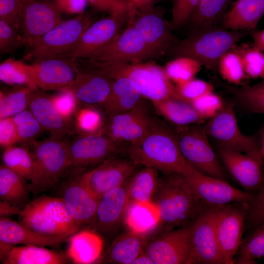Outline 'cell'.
I'll return each instance as SVG.
<instances>
[{
    "mask_svg": "<svg viewBox=\"0 0 264 264\" xmlns=\"http://www.w3.org/2000/svg\"><path fill=\"white\" fill-rule=\"evenodd\" d=\"M157 207L163 231L194 224L208 205L197 195L185 176L163 173L152 200Z\"/></svg>",
    "mask_w": 264,
    "mask_h": 264,
    "instance_id": "obj_1",
    "label": "cell"
},
{
    "mask_svg": "<svg viewBox=\"0 0 264 264\" xmlns=\"http://www.w3.org/2000/svg\"><path fill=\"white\" fill-rule=\"evenodd\" d=\"M125 155L140 166L163 173L182 174L188 165L173 127L158 118L145 136L126 147Z\"/></svg>",
    "mask_w": 264,
    "mask_h": 264,
    "instance_id": "obj_2",
    "label": "cell"
},
{
    "mask_svg": "<svg viewBox=\"0 0 264 264\" xmlns=\"http://www.w3.org/2000/svg\"><path fill=\"white\" fill-rule=\"evenodd\" d=\"M249 33L221 26L205 27L191 31L187 37L177 41L169 51L174 58L189 57L208 69L216 70L221 58Z\"/></svg>",
    "mask_w": 264,
    "mask_h": 264,
    "instance_id": "obj_3",
    "label": "cell"
},
{
    "mask_svg": "<svg viewBox=\"0 0 264 264\" xmlns=\"http://www.w3.org/2000/svg\"><path fill=\"white\" fill-rule=\"evenodd\" d=\"M87 68L114 79L126 77L137 86L143 97L151 102L178 98L176 86L164 67L150 61L89 65Z\"/></svg>",
    "mask_w": 264,
    "mask_h": 264,
    "instance_id": "obj_4",
    "label": "cell"
},
{
    "mask_svg": "<svg viewBox=\"0 0 264 264\" xmlns=\"http://www.w3.org/2000/svg\"><path fill=\"white\" fill-rule=\"evenodd\" d=\"M24 225L46 235L68 238L81 226L62 198L41 196L26 204L19 215Z\"/></svg>",
    "mask_w": 264,
    "mask_h": 264,
    "instance_id": "obj_5",
    "label": "cell"
},
{
    "mask_svg": "<svg viewBox=\"0 0 264 264\" xmlns=\"http://www.w3.org/2000/svg\"><path fill=\"white\" fill-rule=\"evenodd\" d=\"M34 167L29 189L37 195L53 186L69 168V142L51 135L34 143Z\"/></svg>",
    "mask_w": 264,
    "mask_h": 264,
    "instance_id": "obj_6",
    "label": "cell"
},
{
    "mask_svg": "<svg viewBox=\"0 0 264 264\" xmlns=\"http://www.w3.org/2000/svg\"><path fill=\"white\" fill-rule=\"evenodd\" d=\"M92 23L91 16L85 12L62 22L30 46L24 59L34 62L57 58H66Z\"/></svg>",
    "mask_w": 264,
    "mask_h": 264,
    "instance_id": "obj_7",
    "label": "cell"
},
{
    "mask_svg": "<svg viewBox=\"0 0 264 264\" xmlns=\"http://www.w3.org/2000/svg\"><path fill=\"white\" fill-rule=\"evenodd\" d=\"M172 127L181 153L188 164L202 174L227 180L225 171L209 142L203 126Z\"/></svg>",
    "mask_w": 264,
    "mask_h": 264,
    "instance_id": "obj_8",
    "label": "cell"
},
{
    "mask_svg": "<svg viewBox=\"0 0 264 264\" xmlns=\"http://www.w3.org/2000/svg\"><path fill=\"white\" fill-rule=\"evenodd\" d=\"M203 128L208 136L215 139L219 145L247 154L263 165L259 136L247 135L242 132L233 103L225 104Z\"/></svg>",
    "mask_w": 264,
    "mask_h": 264,
    "instance_id": "obj_9",
    "label": "cell"
},
{
    "mask_svg": "<svg viewBox=\"0 0 264 264\" xmlns=\"http://www.w3.org/2000/svg\"><path fill=\"white\" fill-rule=\"evenodd\" d=\"M158 58L131 25L128 24L119 36L99 50L75 60L79 65L138 63Z\"/></svg>",
    "mask_w": 264,
    "mask_h": 264,
    "instance_id": "obj_10",
    "label": "cell"
},
{
    "mask_svg": "<svg viewBox=\"0 0 264 264\" xmlns=\"http://www.w3.org/2000/svg\"><path fill=\"white\" fill-rule=\"evenodd\" d=\"M144 99L132 110L106 118L103 133L126 147L141 139L158 118Z\"/></svg>",
    "mask_w": 264,
    "mask_h": 264,
    "instance_id": "obj_11",
    "label": "cell"
},
{
    "mask_svg": "<svg viewBox=\"0 0 264 264\" xmlns=\"http://www.w3.org/2000/svg\"><path fill=\"white\" fill-rule=\"evenodd\" d=\"M128 24L138 32L148 46L158 57L169 51L177 42L172 33L170 22L164 18L160 6L151 4L136 8Z\"/></svg>",
    "mask_w": 264,
    "mask_h": 264,
    "instance_id": "obj_12",
    "label": "cell"
},
{
    "mask_svg": "<svg viewBox=\"0 0 264 264\" xmlns=\"http://www.w3.org/2000/svg\"><path fill=\"white\" fill-rule=\"evenodd\" d=\"M126 148L103 133H80L69 142V168L80 170L96 167L108 159L125 154Z\"/></svg>",
    "mask_w": 264,
    "mask_h": 264,
    "instance_id": "obj_13",
    "label": "cell"
},
{
    "mask_svg": "<svg viewBox=\"0 0 264 264\" xmlns=\"http://www.w3.org/2000/svg\"><path fill=\"white\" fill-rule=\"evenodd\" d=\"M248 205L233 203L214 206L215 231L224 264H234L244 234Z\"/></svg>",
    "mask_w": 264,
    "mask_h": 264,
    "instance_id": "obj_14",
    "label": "cell"
},
{
    "mask_svg": "<svg viewBox=\"0 0 264 264\" xmlns=\"http://www.w3.org/2000/svg\"><path fill=\"white\" fill-rule=\"evenodd\" d=\"M182 174L198 197L209 205L233 203L249 204L255 195L233 187L226 180L202 174L188 163Z\"/></svg>",
    "mask_w": 264,
    "mask_h": 264,
    "instance_id": "obj_15",
    "label": "cell"
},
{
    "mask_svg": "<svg viewBox=\"0 0 264 264\" xmlns=\"http://www.w3.org/2000/svg\"><path fill=\"white\" fill-rule=\"evenodd\" d=\"M62 13L53 1L26 0L20 15L21 45L31 46L62 22Z\"/></svg>",
    "mask_w": 264,
    "mask_h": 264,
    "instance_id": "obj_16",
    "label": "cell"
},
{
    "mask_svg": "<svg viewBox=\"0 0 264 264\" xmlns=\"http://www.w3.org/2000/svg\"><path fill=\"white\" fill-rule=\"evenodd\" d=\"M195 222L188 226L163 231L146 242L144 250L154 264H187Z\"/></svg>",
    "mask_w": 264,
    "mask_h": 264,
    "instance_id": "obj_17",
    "label": "cell"
},
{
    "mask_svg": "<svg viewBox=\"0 0 264 264\" xmlns=\"http://www.w3.org/2000/svg\"><path fill=\"white\" fill-rule=\"evenodd\" d=\"M186 264H224L215 231L214 206L208 205L194 224Z\"/></svg>",
    "mask_w": 264,
    "mask_h": 264,
    "instance_id": "obj_18",
    "label": "cell"
},
{
    "mask_svg": "<svg viewBox=\"0 0 264 264\" xmlns=\"http://www.w3.org/2000/svg\"><path fill=\"white\" fill-rule=\"evenodd\" d=\"M141 166L128 157L108 159L79 177L86 187L99 199L109 191L122 185Z\"/></svg>",
    "mask_w": 264,
    "mask_h": 264,
    "instance_id": "obj_19",
    "label": "cell"
},
{
    "mask_svg": "<svg viewBox=\"0 0 264 264\" xmlns=\"http://www.w3.org/2000/svg\"><path fill=\"white\" fill-rule=\"evenodd\" d=\"M128 22L122 18L109 15L92 22L66 59L75 60L86 57L114 41L123 31Z\"/></svg>",
    "mask_w": 264,
    "mask_h": 264,
    "instance_id": "obj_20",
    "label": "cell"
},
{
    "mask_svg": "<svg viewBox=\"0 0 264 264\" xmlns=\"http://www.w3.org/2000/svg\"><path fill=\"white\" fill-rule=\"evenodd\" d=\"M217 154L223 166L244 191L256 194L264 180L262 164L254 157L218 145Z\"/></svg>",
    "mask_w": 264,
    "mask_h": 264,
    "instance_id": "obj_21",
    "label": "cell"
},
{
    "mask_svg": "<svg viewBox=\"0 0 264 264\" xmlns=\"http://www.w3.org/2000/svg\"><path fill=\"white\" fill-rule=\"evenodd\" d=\"M74 65L76 78L64 89L71 91L79 104L100 109L110 93L112 79L94 71L82 69Z\"/></svg>",
    "mask_w": 264,
    "mask_h": 264,
    "instance_id": "obj_22",
    "label": "cell"
},
{
    "mask_svg": "<svg viewBox=\"0 0 264 264\" xmlns=\"http://www.w3.org/2000/svg\"><path fill=\"white\" fill-rule=\"evenodd\" d=\"M31 65L38 88L44 90L63 89L76 78L74 63L66 58L40 60Z\"/></svg>",
    "mask_w": 264,
    "mask_h": 264,
    "instance_id": "obj_23",
    "label": "cell"
},
{
    "mask_svg": "<svg viewBox=\"0 0 264 264\" xmlns=\"http://www.w3.org/2000/svg\"><path fill=\"white\" fill-rule=\"evenodd\" d=\"M127 181L100 198L95 218L90 224L97 230L103 233L111 232L124 219L129 203Z\"/></svg>",
    "mask_w": 264,
    "mask_h": 264,
    "instance_id": "obj_24",
    "label": "cell"
},
{
    "mask_svg": "<svg viewBox=\"0 0 264 264\" xmlns=\"http://www.w3.org/2000/svg\"><path fill=\"white\" fill-rule=\"evenodd\" d=\"M62 198L70 213L81 226L91 223L99 199L83 184L79 176L65 186Z\"/></svg>",
    "mask_w": 264,
    "mask_h": 264,
    "instance_id": "obj_25",
    "label": "cell"
},
{
    "mask_svg": "<svg viewBox=\"0 0 264 264\" xmlns=\"http://www.w3.org/2000/svg\"><path fill=\"white\" fill-rule=\"evenodd\" d=\"M29 110L44 130L52 136L63 137L70 132V122L65 119L55 108L51 96L39 88L33 89L28 99Z\"/></svg>",
    "mask_w": 264,
    "mask_h": 264,
    "instance_id": "obj_26",
    "label": "cell"
},
{
    "mask_svg": "<svg viewBox=\"0 0 264 264\" xmlns=\"http://www.w3.org/2000/svg\"><path fill=\"white\" fill-rule=\"evenodd\" d=\"M68 238L39 233L8 218L0 219V242L12 245L54 247Z\"/></svg>",
    "mask_w": 264,
    "mask_h": 264,
    "instance_id": "obj_27",
    "label": "cell"
},
{
    "mask_svg": "<svg viewBox=\"0 0 264 264\" xmlns=\"http://www.w3.org/2000/svg\"><path fill=\"white\" fill-rule=\"evenodd\" d=\"M144 98L135 84L126 77L112 79L110 93L100 110L106 118L128 112Z\"/></svg>",
    "mask_w": 264,
    "mask_h": 264,
    "instance_id": "obj_28",
    "label": "cell"
},
{
    "mask_svg": "<svg viewBox=\"0 0 264 264\" xmlns=\"http://www.w3.org/2000/svg\"><path fill=\"white\" fill-rule=\"evenodd\" d=\"M264 15V0H236L221 20V26L249 32L254 29Z\"/></svg>",
    "mask_w": 264,
    "mask_h": 264,
    "instance_id": "obj_29",
    "label": "cell"
},
{
    "mask_svg": "<svg viewBox=\"0 0 264 264\" xmlns=\"http://www.w3.org/2000/svg\"><path fill=\"white\" fill-rule=\"evenodd\" d=\"M68 239L67 256L73 263L92 264L101 257L103 242L95 232L88 229L79 230Z\"/></svg>",
    "mask_w": 264,
    "mask_h": 264,
    "instance_id": "obj_30",
    "label": "cell"
},
{
    "mask_svg": "<svg viewBox=\"0 0 264 264\" xmlns=\"http://www.w3.org/2000/svg\"><path fill=\"white\" fill-rule=\"evenodd\" d=\"M146 236L129 230L116 238L102 258L106 264H132L143 251Z\"/></svg>",
    "mask_w": 264,
    "mask_h": 264,
    "instance_id": "obj_31",
    "label": "cell"
},
{
    "mask_svg": "<svg viewBox=\"0 0 264 264\" xmlns=\"http://www.w3.org/2000/svg\"><path fill=\"white\" fill-rule=\"evenodd\" d=\"M151 102L155 111L173 126L200 124L205 120L190 103L178 98L171 97Z\"/></svg>",
    "mask_w": 264,
    "mask_h": 264,
    "instance_id": "obj_32",
    "label": "cell"
},
{
    "mask_svg": "<svg viewBox=\"0 0 264 264\" xmlns=\"http://www.w3.org/2000/svg\"><path fill=\"white\" fill-rule=\"evenodd\" d=\"M124 220L129 230L144 236L156 229L160 224L158 209L152 201L130 202Z\"/></svg>",
    "mask_w": 264,
    "mask_h": 264,
    "instance_id": "obj_33",
    "label": "cell"
},
{
    "mask_svg": "<svg viewBox=\"0 0 264 264\" xmlns=\"http://www.w3.org/2000/svg\"><path fill=\"white\" fill-rule=\"evenodd\" d=\"M67 262L64 254L37 245L13 246L1 262L4 264H63Z\"/></svg>",
    "mask_w": 264,
    "mask_h": 264,
    "instance_id": "obj_34",
    "label": "cell"
},
{
    "mask_svg": "<svg viewBox=\"0 0 264 264\" xmlns=\"http://www.w3.org/2000/svg\"><path fill=\"white\" fill-rule=\"evenodd\" d=\"M158 171L145 167L130 176L127 181L129 203L152 200L159 181Z\"/></svg>",
    "mask_w": 264,
    "mask_h": 264,
    "instance_id": "obj_35",
    "label": "cell"
},
{
    "mask_svg": "<svg viewBox=\"0 0 264 264\" xmlns=\"http://www.w3.org/2000/svg\"><path fill=\"white\" fill-rule=\"evenodd\" d=\"M26 179L4 166H0V200L22 208L28 193Z\"/></svg>",
    "mask_w": 264,
    "mask_h": 264,
    "instance_id": "obj_36",
    "label": "cell"
},
{
    "mask_svg": "<svg viewBox=\"0 0 264 264\" xmlns=\"http://www.w3.org/2000/svg\"><path fill=\"white\" fill-rule=\"evenodd\" d=\"M230 0H201L188 22L191 31L214 25L221 21Z\"/></svg>",
    "mask_w": 264,
    "mask_h": 264,
    "instance_id": "obj_37",
    "label": "cell"
},
{
    "mask_svg": "<svg viewBox=\"0 0 264 264\" xmlns=\"http://www.w3.org/2000/svg\"><path fill=\"white\" fill-rule=\"evenodd\" d=\"M0 79L8 85L39 88L31 65L15 58H7L0 64Z\"/></svg>",
    "mask_w": 264,
    "mask_h": 264,
    "instance_id": "obj_38",
    "label": "cell"
},
{
    "mask_svg": "<svg viewBox=\"0 0 264 264\" xmlns=\"http://www.w3.org/2000/svg\"><path fill=\"white\" fill-rule=\"evenodd\" d=\"M242 238L234 257V264H254L264 256V224L247 233Z\"/></svg>",
    "mask_w": 264,
    "mask_h": 264,
    "instance_id": "obj_39",
    "label": "cell"
},
{
    "mask_svg": "<svg viewBox=\"0 0 264 264\" xmlns=\"http://www.w3.org/2000/svg\"><path fill=\"white\" fill-rule=\"evenodd\" d=\"M3 164L30 181L32 179L34 161L32 152L26 146L15 145L4 148Z\"/></svg>",
    "mask_w": 264,
    "mask_h": 264,
    "instance_id": "obj_40",
    "label": "cell"
},
{
    "mask_svg": "<svg viewBox=\"0 0 264 264\" xmlns=\"http://www.w3.org/2000/svg\"><path fill=\"white\" fill-rule=\"evenodd\" d=\"M228 88L245 109L251 112L264 115V79L252 85Z\"/></svg>",
    "mask_w": 264,
    "mask_h": 264,
    "instance_id": "obj_41",
    "label": "cell"
},
{
    "mask_svg": "<svg viewBox=\"0 0 264 264\" xmlns=\"http://www.w3.org/2000/svg\"><path fill=\"white\" fill-rule=\"evenodd\" d=\"M33 89L25 86H18L7 91L0 92V119L13 117L26 110L29 95Z\"/></svg>",
    "mask_w": 264,
    "mask_h": 264,
    "instance_id": "obj_42",
    "label": "cell"
},
{
    "mask_svg": "<svg viewBox=\"0 0 264 264\" xmlns=\"http://www.w3.org/2000/svg\"><path fill=\"white\" fill-rule=\"evenodd\" d=\"M202 66L200 62L193 58L181 56L168 62L164 68L172 82L178 85L195 78Z\"/></svg>",
    "mask_w": 264,
    "mask_h": 264,
    "instance_id": "obj_43",
    "label": "cell"
},
{
    "mask_svg": "<svg viewBox=\"0 0 264 264\" xmlns=\"http://www.w3.org/2000/svg\"><path fill=\"white\" fill-rule=\"evenodd\" d=\"M102 111L95 107H79L74 117L75 125L80 133H103L106 119Z\"/></svg>",
    "mask_w": 264,
    "mask_h": 264,
    "instance_id": "obj_44",
    "label": "cell"
},
{
    "mask_svg": "<svg viewBox=\"0 0 264 264\" xmlns=\"http://www.w3.org/2000/svg\"><path fill=\"white\" fill-rule=\"evenodd\" d=\"M217 69L224 80L236 86L247 77L241 55L235 47L221 58Z\"/></svg>",
    "mask_w": 264,
    "mask_h": 264,
    "instance_id": "obj_45",
    "label": "cell"
},
{
    "mask_svg": "<svg viewBox=\"0 0 264 264\" xmlns=\"http://www.w3.org/2000/svg\"><path fill=\"white\" fill-rule=\"evenodd\" d=\"M241 55L247 77L264 79V53L247 44L236 47Z\"/></svg>",
    "mask_w": 264,
    "mask_h": 264,
    "instance_id": "obj_46",
    "label": "cell"
},
{
    "mask_svg": "<svg viewBox=\"0 0 264 264\" xmlns=\"http://www.w3.org/2000/svg\"><path fill=\"white\" fill-rule=\"evenodd\" d=\"M20 142H33L45 131L30 110H25L13 117Z\"/></svg>",
    "mask_w": 264,
    "mask_h": 264,
    "instance_id": "obj_47",
    "label": "cell"
},
{
    "mask_svg": "<svg viewBox=\"0 0 264 264\" xmlns=\"http://www.w3.org/2000/svg\"><path fill=\"white\" fill-rule=\"evenodd\" d=\"M96 9L122 18L128 22L136 7L125 0H87Z\"/></svg>",
    "mask_w": 264,
    "mask_h": 264,
    "instance_id": "obj_48",
    "label": "cell"
},
{
    "mask_svg": "<svg viewBox=\"0 0 264 264\" xmlns=\"http://www.w3.org/2000/svg\"><path fill=\"white\" fill-rule=\"evenodd\" d=\"M263 224H264V180L253 199L247 206L244 233H248Z\"/></svg>",
    "mask_w": 264,
    "mask_h": 264,
    "instance_id": "obj_49",
    "label": "cell"
},
{
    "mask_svg": "<svg viewBox=\"0 0 264 264\" xmlns=\"http://www.w3.org/2000/svg\"><path fill=\"white\" fill-rule=\"evenodd\" d=\"M175 86L178 98L189 103L207 93L214 91L211 84L195 78Z\"/></svg>",
    "mask_w": 264,
    "mask_h": 264,
    "instance_id": "obj_50",
    "label": "cell"
},
{
    "mask_svg": "<svg viewBox=\"0 0 264 264\" xmlns=\"http://www.w3.org/2000/svg\"><path fill=\"white\" fill-rule=\"evenodd\" d=\"M204 119H211L223 109L225 103L222 98L214 92L207 93L190 103Z\"/></svg>",
    "mask_w": 264,
    "mask_h": 264,
    "instance_id": "obj_51",
    "label": "cell"
},
{
    "mask_svg": "<svg viewBox=\"0 0 264 264\" xmlns=\"http://www.w3.org/2000/svg\"><path fill=\"white\" fill-rule=\"evenodd\" d=\"M201 0H173L172 18L170 22L172 30L181 28L187 23Z\"/></svg>",
    "mask_w": 264,
    "mask_h": 264,
    "instance_id": "obj_52",
    "label": "cell"
},
{
    "mask_svg": "<svg viewBox=\"0 0 264 264\" xmlns=\"http://www.w3.org/2000/svg\"><path fill=\"white\" fill-rule=\"evenodd\" d=\"M59 91L57 94L51 96V100L60 115L70 122L79 103L70 90L63 89Z\"/></svg>",
    "mask_w": 264,
    "mask_h": 264,
    "instance_id": "obj_53",
    "label": "cell"
},
{
    "mask_svg": "<svg viewBox=\"0 0 264 264\" xmlns=\"http://www.w3.org/2000/svg\"><path fill=\"white\" fill-rule=\"evenodd\" d=\"M21 45V36L18 29L0 19V50L7 53Z\"/></svg>",
    "mask_w": 264,
    "mask_h": 264,
    "instance_id": "obj_54",
    "label": "cell"
},
{
    "mask_svg": "<svg viewBox=\"0 0 264 264\" xmlns=\"http://www.w3.org/2000/svg\"><path fill=\"white\" fill-rule=\"evenodd\" d=\"M26 0H0V19L16 27L20 32V15Z\"/></svg>",
    "mask_w": 264,
    "mask_h": 264,
    "instance_id": "obj_55",
    "label": "cell"
},
{
    "mask_svg": "<svg viewBox=\"0 0 264 264\" xmlns=\"http://www.w3.org/2000/svg\"><path fill=\"white\" fill-rule=\"evenodd\" d=\"M20 142L13 117L0 119V144L6 148Z\"/></svg>",
    "mask_w": 264,
    "mask_h": 264,
    "instance_id": "obj_56",
    "label": "cell"
},
{
    "mask_svg": "<svg viewBox=\"0 0 264 264\" xmlns=\"http://www.w3.org/2000/svg\"><path fill=\"white\" fill-rule=\"evenodd\" d=\"M62 13L69 15H78L84 12L88 1L87 0H53Z\"/></svg>",
    "mask_w": 264,
    "mask_h": 264,
    "instance_id": "obj_57",
    "label": "cell"
},
{
    "mask_svg": "<svg viewBox=\"0 0 264 264\" xmlns=\"http://www.w3.org/2000/svg\"><path fill=\"white\" fill-rule=\"evenodd\" d=\"M22 208L12 204L0 200V217L7 218L13 215H19Z\"/></svg>",
    "mask_w": 264,
    "mask_h": 264,
    "instance_id": "obj_58",
    "label": "cell"
},
{
    "mask_svg": "<svg viewBox=\"0 0 264 264\" xmlns=\"http://www.w3.org/2000/svg\"><path fill=\"white\" fill-rule=\"evenodd\" d=\"M252 38L253 41L252 46L264 52V29L253 32Z\"/></svg>",
    "mask_w": 264,
    "mask_h": 264,
    "instance_id": "obj_59",
    "label": "cell"
},
{
    "mask_svg": "<svg viewBox=\"0 0 264 264\" xmlns=\"http://www.w3.org/2000/svg\"><path fill=\"white\" fill-rule=\"evenodd\" d=\"M132 264H154V263L144 249Z\"/></svg>",
    "mask_w": 264,
    "mask_h": 264,
    "instance_id": "obj_60",
    "label": "cell"
},
{
    "mask_svg": "<svg viewBox=\"0 0 264 264\" xmlns=\"http://www.w3.org/2000/svg\"><path fill=\"white\" fill-rule=\"evenodd\" d=\"M259 136L260 140L261 154L264 161V126L261 128Z\"/></svg>",
    "mask_w": 264,
    "mask_h": 264,
    "instance_id": "obj_61",
    "label": "cell"
},
{
    "mask_svg": "<svg viewBox=\"0 0 264 264\" xmlns=\"http://www.w3.org/2000/svg\"><path fill=\"white\" fill-rule=\"evenodd\" d=\"M133 4L137 8H143L142 5L139 0H125Z\"/></svg>",
    "mask_w": 264,
    "mask_h": 264,
    "instance_id": "obj_62",
    "label": "cell"
},
{
    "mask_svg": "<svg viewBox=\"0 0 264 264\" xmlns=\"http://www.w3.org/2000/svg\"><path fill=\"white\" fill-rule=\"evenodd\" d=\"M141 2L143 8L151 4L153 0H139Z\"/></svg>",
    "mask_w": 264,
    "mask_h": 264,
    "instance_id": "obj_63",
    "label": "cell"
}]
</instances>
